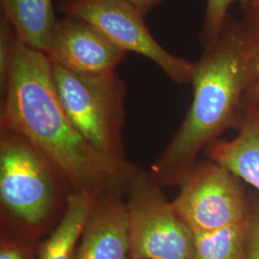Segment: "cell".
<instances>
[{
  "label": "cell",
  "instance_id": "cell-18",
  "mask_svg": "<svg viewBox=\"0 0 259 259\" xmlns=\"http://www.w3.org/2000/svg\"><path fill=\"white\" fill-rule=\"evenodd\" d=\"M244 259H259V209L247 215V242Z\"/></svg>",
  "mask_w": 259,
  "mask_h": 259
},
{
  "label": "cell",
  "instance_id": "cell-4",
  "mask_svg": "<svg viewBox=\"0 0 259 259\" xmlns=\"http://www.w3.org/2000/svg\"><path fill=\"white\" fill-rule=\"evenodd\" d=\"M52 71L57 93L75 129L104 157L128 162L122 137L128 89L120 76L115 71L78 73L55 64Z\"/></svg>",
  "mask_w": 259,
  "mask_h": 259
},
{
  "label": "cell",
  "instance_id": "cell-19",
  "mask_svg": "<svg viewBox=\"0 0 259 259\" xmlns=\"http://www.w3.org/2000/svg\"><path fill=\"white\" fill-rule=\"evenodd\" d=\"M131 4H133L139 12L145 17L150 11L157 7L164 0H127Z\"/></svg>",
  "mask_w": 259,
  "mask_h": 259
},
{
  "label": "cell",
  "instance_id": "cell-9",
  "mask_svg": "<svg viewBox=\"0 0 259 259\" xmlns=\"http://www.w3.org/2000/svg\"><path fill=\"white\" fill-rule=\"evenodd\" d=\"M124 194L107 190L98 195L74 259H133Z\"/></svg>",
  "mask_w": 259,
  "mask_h": 259
},
{
  "label": "cell",
  "instance_id": "cell-1",
  "mask_svg": "<svg viewBox=\"0 0 259 259\" xmlns=\"http://www.w3.org/2000/svg\"><path fill=\"white\" fill-rule=\"evenodd\" d=\"M0 108V129L22 136L55 167L70 193L125 192L136 166L99 154L75 129L47 54L19 38Z\"/></svg>",
  "mask_w": 259,
  "mask_h": 259
},
{
  "label": "cell",
  "instance_id": "cell-17",
  "mask_svg": "<svg viewBox=\"0 0 259 259\" xmlns=\"http://www.w3.org/2000/svg\"><path fill=\"white\" fill-rule=\"evenodd\" d=\"M19 37L13 25L3 15L0 19V90L3 94L6 89L10 67L16 52Z\"/></svg>",
  "mask_w": 259,
  "mask_h": 259
},
{
  "label": "cell",
  "instance_id": "cell-8",
  "mask_svg": "<svg viewBox=\"0 0 259 259\" xmlns=\"http://www.w3.org/2000/svg\"><path fill=\"white\" fill-rule=\"evenodd\" d=\"M46 54L52 64L68 70L99 74L115 71L127 52L92 23L65 16L58 19Z\"/></svg>",
  "mask_w": 259,
  "mask_h": 259
},
{
  "label": "cell",
  "instance_id": "cell-12",
  "mask_svg": "<svg viewBox=\"0 0 259 259\" xmlns=\"http://www.w3.org/2000/svg\"><path fill=\"white\" fill-rule=\"evenodd\" d=\"M0 5L19 40L46 53L58 22L52 0H0Z\"/></svg>",
  "mask_w": 259,
  "mask_h": 259
},
{
  "label": "cell",
  "instance_id": "cell-7",
  "mask_svg": "<svg viewBox=\"0 0 259 259\" xmlns=\"http://www.w3.org/2000/svg\"><path fill=\"white\" fill-rule=\"evenodd\" d=\"M178 185L180 193L171 203L194 233L246 221L240 186L235 176L220 164L212 160L195 162Z\"/></svg>",
  "mask_w": 259,
  "mask_h": 259
},
{
  "label": "cell",
  "instance_id": "cell-5",
  "mask_svg": "<svg viewBox=\"0 0 259 259\" xmlns=\"http://www.w3.org/2000/svg\"><path fill=\"white\" fill-rule=\"evenodd\" d=\"M150 172L135 168L126 194L133 259H195L194 232L167 202Z\"/></svg>",
  "mask_w": 259,
  "mask_h": 259
},
{
  "label": "cell",
  "instance_id": "cell-20",
  "mask_svg": "<svg viewBox=\"0 0 259 259\" xmlns=\"http://www.w3.org/2000/svg\"><path fill=\"white\" fill-rule=\"evenodd\" d=\"M253 3H259V0H255Z\"/></svg>",
  "mask_w": 259,
  "mask_h": 259
},
{
  "label": "cell",
  "instance_id": "cell-13",
  "mask_svg": "<svg viewBox=\"0 0 259 259\" xmlns=\"http://www.w3.org/2000/svg\"><path fill=\"white\" fill-rule=\"evenodd\" d=\"M247 219L239 225L195 232V259H244Z\"/></svg>",
  "mask_w": 259,
  "mask_h": 259
},
{
  "label": "cell",
  "instance_id": "cell-6",
  "mask_svg": "<svg viewBox=\"0 0 259 259\" xmlns=\"http://www.w3.org/2000/svg\"><path fill=\"white\" fill-rule=\"evenodd\" d=\"M58 7L65 16L92 23L125 52L148 59L175 83L191 82L194 63L161 47L147 27L145 17L129 1L64 0Z\"/></svg>",
  "mask_w": 259,
  "mask_h": 259
},
{
  "label": "cell",
  "instance_id": "cell-14",
  "mask_svg": "<svg viewBox=\"0 0 259 259\" xmlns=\"http://www.w3.org/2000/svg\"><path fill=\"white\" fill-rule=\"evenodd\" d=\"M241 21L248 40L252 60V79L245 95L244 106L249 107L259 104V3L241 7Z\"/></svg>",
  "mask_w": 259,
  "mask_h": 259
},
{
  "label": "cell",
  "instance_id": "cell-2",
  "mask_svg": "<svg viewBox=\"0 0 259 259\" xmlns=\"http://www.w3.org/2000/svg\"><path fill=\"white\" fill-rule=\"evenodd\" d=\"M252 60L241 19L230 14L215 42L194 63L193 99L185 120L149 171L161 187L179 184L199 153L240 122L252 79Z\"/></svg>",
  "mask_w": 259,
  "mask_h": 259
},
{
  "label": "cell",
  "instance_id": "cell-11",
  "mask_svg": "<svg viewBox=\"0 0 259 259\" xmlns=\"http://www.w3.org/2000/svg\"><path fill=\"white\" fill-rule=\"evenodd\" d=\"M100 193L84 191L69 195L62 219L47 238L38 242L37 259H74L83 228Z\"/></svg>",
  "mask_w": 259,
  "mask_h": 259
},
{
  "label": "cell",
  "instance_id": "cell-16",
  "mask_svg": "<svg viewBox=\"0 0 259 259\" xmlns=\"http://www.w3.org/2000/svg\"><path fill=\"white\" fill-rule=\"evenodd\" d=\"M37 245L21 233L1 228L0 259H37Z\"/></svg>",
  "mask_w": 259,
  "mask_h": 259
},
{
  "label": "cell",
  "instance_id": "cell-3",
  "mask_svg": "<svg viewBox=\"0 0 259 259\" xmlns=\"http://www.w3.org/2000/svg\"><path fill=\"white\" fill-rule=\"evenodd\" d=\"M70 194L55 167L27 139L0 129L1 228L39 242L62 219Z\"/></svg>",
  "mask_w": 259,
  "mask_h": 259
},
{
  "label": "cell",
  "instance_id": "cell-10",
  "mask_svg": "<svg viewBox=\"0 0 259 259\" xmlns=\"http://www.w3.org/2000/svg\"><path fill=\"white\" fill-rule=\"evenodd\" d=\"M207 157L259 190V104L246 107L238 135L230 141L214 140Z\"/></svg>",
  "mask_w": 259,
  "mask_h": 259
},
{
  "label": "cell",
  "instance_id": "cell-15",
  "mask_svg": "<svg viewBox=\"0 0 259 259\" xmlns=\"http://www.w3.org/2000/svg\"><path fill=\"white\" fill-rule=\"evenodd\" d=\"M255 0H206L203 26L200 34V41L204 47L212 45L222 32L228 19L229 10L232 4L239 3L241 7L250 5Z\"/></svg>",
  "mask_w": 259,
  "mask_h": 259
}]
</instances>
